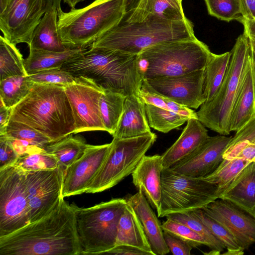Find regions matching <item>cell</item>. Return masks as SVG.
I'll list each match as a JSON object with an SVG mask.
<instances>
[{"label": "cell", "instance_id": "58", "mask_svg": "<svg viewBox=\"0 0 255 255\" xmlns=\"http://www.w3.org/2000/svg\"><path fill=\"white\" fill-rule=\"evenodd\" d=\"M249 42L252 51L255 54V40L249 39Z\"/></svg>", "mask_w": 255, "mask_h": 255}, {"label": "cell", "instance_id": "29", "mask_svg": "<svg viewBox=\"0 0 255 255\" xmlns=\"http://www.w3.org/2000/svg\"><path fill=\"white\" fill-rule=\"evenodd\" d=\"M84 49H69L63 52H53L29 49V54L24 60L27 74L29 75L43 70L61 68L65 62Z\"/></svg>", "mask_w": 255, "mask_h": 255}, {"label": "cell", "instance_id": "36", "mask_svg": "<svg viewBox=\"0 0 255 255\" xmlns=\"http://www.w3.org/2000/svg\"><path fill=\"white\" fill-rule=\"evenodd\" d=\"M166 219H170L182 223L200 235L207 242L208 247L212 250L219 252L225 249L223 244L211 232L209 229L192 212L175 213L168 215Z\"/></svg>", "mask_w": 255, "mask_h": 255}, {"label": "cell", "instance_id": "15", "mask_svg": "<svg viewBox=\"0 0 255 255\" xmlns=\"http://www.w3.org/2000/svg\"><path fill=\"white\" fill-rule=\"evenodd\" d=\"M44 14L36 0H9L0 13L3 36L14 45L24 43L29 45Z\"/></svg>", "mask_w": 255, "mask_h": 255}, {"label": "cell", "instance_id": "59", "mask_svg": "<svg viewBox=\"0 0 255 255\" xmlns=\"http://www.w3.org/2000/svg\"><path fill=\"white\" fill-rule=\"evenodd\" d=\"M181 2H182V0H179Z\"/></svg>", "mask_w": 255, "mask_h": 255}, {"label": "cell", "instance_id": "12", "mask_svg": "<svg viewBox=\"0 0 255 255\" xmlns=\"http://www.w3.org/2000/svg\"><path fill=\"white\" fill-rule=\"evenodd\" d=\"M24 172L31 223L48 215L64 198L62 195L64 172L59 167Z\"/></svg>", "mask_w": 255, "mask_h": 255}, {"label": "cell", "instance_id": "4", "mask_svg": "<svg viewBox=\"0 0 255 255\" xmlns=\"http://www.w3.org/2000/svg\"><path fill=\"white\" fill-rule=\"evenodd\" d=\"M195 38L193 23L188 18L171 21L150 15L141 21L129 22L122 20L90 47L138 55L159 44Z\"/></svg>", "mask_w": 255, "mask_h": 255}, {"label": "cell", "instance_id": "1", "mask_svg": "<svg viewBox=\"0 0 255 255\" xmlns=\"http://www.w3.org/2000/svg\"><path fill=\"white\" fill-rule=\"evenodd\" d=\"M74 204L63 198L50 213L0 237V255H79Z\"/></svg>", "mask_w": 255, "mask_h": 255}, {"label": "cell", "instance_id": "35", "mask_svg": "<svg viewBox=\"0 0 255 255\" xmlns=\"http://www.w3.org/2000/svg\"><path fill=\"white\" fill-rule=\"evenodd\" d=\"M145 108L149 127L165 133L183 125L190 119L152 105L145 104Z\"/></svg>", "mask_w": 255, "mask_h": 255}, {"label": "cell", "instance_id": "39", "mask_svg": "<svg viewBox=\"0 0 255 255\" xmlns=\"http://www.w3.org/2000/svg\"><path fill=\"white\" fill-rule=\"evenodd\" d=\"M253 143H255V116L232 137L223 153V157L226 159H234L246 146Z\"/></svg>", "mask_w": 255, "mask_h": 255}, {"label": "cell", "instance_id": "14", "mask_svg": "<svg viewBox=\"0 0 255 255\" xmlns=\"http://www.w3.org/2000/svg\"><path fill=\"white\" fill-rule=\"evenodd\" d=\"M205 69L171 77L143 79L142 84L151 91L181 105L197 109L206 101Z\"/></svg>", "mask_w": 255, "mask_h": 255}, {"label": "cell", "instance_id": "54", "mask_svg": "<svg viewBox=\"0 0 255 255\" xmlns=\"http://www.w3.org/2000/svg\"><path fill=\"white\" fill-rule=\"evenodd\" d=\"M250 55L252 68L253 71V75L254 79V87L255 89V54L252 51L250 48Z\"/></svg>", "mask_w": 255, "mask_h": 255}, {"label": "cell", "instance_id": "19", "mask_svg": "<svg viewBox=\"0 0 255 255\" xmlns=\"http://www.w3.org/2000/svg\"><path fill=\"white\" fill-rule=\"evenodd\" d=\"M163 169L161 155H144L131 174L133 184L157 213L161 205Z\"/></svg>", "mask_w": 255, "mask_h": 255}, {"label": "cell", "instance_id": "18", "mask_svg": "<svg viewBox=\"0 0 255 255\" xmlns=\"http://www.w3.org/2000/svg\"><path fill=\"white\" fill-rule=\"evenodd\" d=\"M232 136H209L190 154L170 167L180 174L203 178L212 173L223 160V154Z\"/></svg>", "mask_w": 255, "mask_h": 255}, {"label": "cell", "instance_id": "44", "mask_svg": "<svg viewBox=\"0 0 255 255\" xmlns=\"http://www.w3.org/2000/svg\"><path fill=\"white\" fill-rule=\"evenodd\" d=\"M166 219L162 224L163 231L177 235L190 244L194 248L202 245L208 246L204 238L187 226L170 219Z\"/></svg>", "mask_w": 255, "mask_h": 255}, {"label": "cell", "instance_id": "43", "mask_svg": "<svg viewBox=\"0 0 255 255\" xmlns=\"http://www.w3.org/2000/svg\"><path fill=\"white\" fill-rule=\"evenodd\" d=\"M28 76L34 83L52 84L62 86L74 82L76 79V77L61 68L41 71Z\"/></svg>", "mask_w": 255, "mask_h": 255}, {"label": "cell", "instance_id": "38", "mask_svg": "<svg viewBox=\"0 0 255 255\" xmlns=\"http://www.w3.org/2000/svg\"><path fill=\"white\" fill-rule=\"evenodd\" d=\"M6 135L10 138L24 140L41 148L53 142L49 137L35 129L15 121H9Z\"/></svg>", "mask_w": 255, "mask_h": 255}, {"label": "cell", "instance_id": "37", "mask_svg": "<svg viewBox=\"0 0 255 255\" xmlns=\"http://www.w3.org/2000/svg\"><path fill=\"white\" fill-rule=\"evenodd\" d=\"M138 96L145 104L152 105L187 116L190 119H198L197 113L194 110L151 91L143 84Z\"/></svg>", "mask_w": 255, "mask_h": 255}, {"label": "cell", "instance_id": "28", "mask_svg": "<svg viewBox=\"0 0 255 255\" xmlns=\"http://www.w3.org/2000/svg\"><path fill=\"white\" fill-rule=\"evenodd\" d=\"M73 134L51 142L43 148L56 159L58 167L64 172L83 155L88 145L82 135Z\"/></svg>", "mask_w": 255, "mask_h": 255}, {"label": "cell", "instance_id": "50", "mask_svg": "<svg viewBox=\"0 0 255 255\" xmlns=\"http://www.w3.org/2000/svg\"><path fill=\"white\" fill-rule=\"evenodd\" d=\"M39 5L45 13L47 11L57 10L58 15L63 12L61 9L62 0H36Z\"/></svg>", "mask_w": 255, "mask_h": 255}, {"label": "cell", "instance_id": "56", "mask_svg": "<svg viewBox=\"0 0 255 255\" xmlns=\"http://www.w3.org/2000/svg\"><path fill=\"white\" fill-rule=\"evenodd\" d=\"M67 4L72 9L74 8L75 6L79 2H82L85 0H62Z\"/></svg>", "mask_w": 255, "mask_h": 255}, {"label": "cell", "instance_id": "49", "mask_svg": "<svg viewBox=\"0 0 255 255\" xmlns=\"http://www.w3.org/2000/svg\"><path fill=\"white\" fill-rule=\"evenodd\" d=\"M242 14L246 19L255 20V0H240Z\"/></svg>", "mask_w": 255, "mask_h": 255}, {"label": "cell", "instance_id": "42", "mask_svg": "<svg viewBox=\"0 0 255 255\" xmlns=\"http://www.w3.org/2000/svg\"><path fill=\"white\" fill-rule=\"evenodd\" d=\"M192 212L223 244L227 250L242 249L234 237L223 226L207 216L201 209L192 211Z\"/></svg>", "mask_w": 255, "mask_h": 255}, {"label": "cell", "instance_id": "3", "mask_svg": "<svg viewBox=\"0 0 255 255\" xmlns=\"http://www.w3.org/2000/svg\"><path fill=\"white\" fill-rule=\"evenodd\" d=\"M29 126L58 141L75 129L72 110L64 86L34 83L29 94L12 108L10 120Z\"/></svg>", "mask_w": 255, "mask_h": 255}, {"label": "cell", "instance_id": "27", "mask_svg": "<svg viewBox=\"0 0 255 255\" xmlns=\"http://www.w3.org/2000/svg\"><path fill=\"white\" fill-rule=\"evenodd\" d=\"M58 12H45L34 29L29 49L53 52H63L68 49L62 43L58 30Z\"/></svg>", "mask_w": 255, "mask_h": 255}, {"label": "cell", "instance_id": "10", "mask_svg": "<svg viewBox=\"0 0 255 255\" xmlns=\"http://www.w3.org/2000/svg\"><path fill=\"white\" fill-rule=\"evenodd\" d=\"M216 185L202 178L186 176L163 168L161 173V200L158 217L202 209L218 199Z\"/></svg>", "mask_w": 255, "mask_h": 255}, {"label": "cell", "instance_id": "24", "mask_svg": "<svg viewBox=\"0 0 255 255\" xmlns=\"http://www.w3.org/2000/svg\"><path fill=\"white\" fill-rule=\"evenodd\" d=\"M255 116V89L250 58L232 112L230 131H237Z\"/></svg>", "mask_w": 255, "mask_h": 255}, {"label": "cell", "instance_id": "23", "mask_svg": "<svg viewBox=\"0 0 255 255\" xmlns=\"http://www.w3.org/2000/svg\"><path fill=\"white\" fill-rule=\"evenodd\" d=\"M219 199L231 202L255 218V162L243 169Z\"/></svg>", "mask_w": 255, "mask_h": 255}, {"label": "cell", "instance_id": "9", "mask_svg": "<svg viewBox=\"0 0 255 255\" xmlns=\"http://www.w3.org/2000/svg\"><path fill=\"white\" fill-rule=\"evenodd\" d=\"M156 138L152 132L131 138L113 137L104 161L86 193L103 192L131 174Z\"/></svg>", "mask_w": 255, "mask_h": 255}, {"label": "cell", "instance_id": "45", "mask_svg": "<svg viewBox=\"0 0 255 255\" xmlns=\"http://www.w3.org/2000/svg\"><path fill=\"white\" fill-rule=\"evenodd\" d=\"M18 157L9 138L6 134L0 135V169L14 165Z\"/></svg>", "mask_w": 255, "mask_h": 255}, {"label": "cell", "instance_id": "7", "mask_svg": "<svg viewBox=\"0 0 255 255\" xmlns=\"http://www.w3.org/2000/svg\"><path fill=\"white\" fill-rule=\"evenodd\" d=\"M197 38L167 42L138 55L143 79L171 77L205 69L211 54Z\"/></svg>", "mask_w": 255, "mask_h": 255}, {"label": "cell", "instance_id": "13", "mask_svg": "<svg viewBox=\"0 0 255 255\" xmlns=\"http://www.w3.org/2000/svg\"><path fill=\"white\" fill-rule=\"evenodd\" d=\"M75 120L74 134L87 131H105L102 123L100 100L104 91L93 81L82 77L64 86Z\"/></svg>", "mask_w": 255, "mask_h": 255}, {"label": "cell", "instance_id": "21", "mask_svg": "<svg viewBox=\"0 0 255 255\" xmlns=\"http://www.w3.org/2000/svg\"><path fill=\"white\" fill-rule=\"evenodd\" d=\"M209 136L208 130L198 119H189L178 138L161 155L163 168H170L187 157Z\"/></svg>", "mask_w": 255, "mask_h": 255}, {"label": "cell", "instance_id": "57", "mask_svg": "<svg viewBox=\"0 0 255 255\" xmlns=\"http://www.w3.org/2000/svg\"><path fill=\"white\" fill-rule=\"evenodd\" d=\"M9 1V0H0V13L5 9Z\"/></svg>", "mask_w": 255, "mask_h": 255}, {"label": "cell", "instance_id": "25", "mask_svg": "<svg viewBox=\"0 0 255 255\" xmlns=\"http://www.w3.org/2000/svg\"><path fill=\"white\" fill-rule=\"evenodd\" d=\"M150 15L171 21L187 19L179 0H141L136 8L123 20L129 22L141 21Z\"/></svg>", "mask_w": 255, "mask_h": 255}, {"label": "cell", "instance_id": "20", "mask_svg": "<svg viewBox=\"0 0 255 255\" xmlns=\"http://www.w3.org/2000/svg\"><path fill=\"white\" fill-rule=\"evenodd\" d=\"M126 200L134 210L154 255L168 254L162 224L144 195L138 191Z\"/></svg>", "mask_w": 255, "mask_h": 255}, {"label": "cell", "instance_id": "53", "mask_svg": "<svg viewBox=\"0 0 255 255\" xmlns=\"http://www.w3.org/2000/svg\"><path fill=\"white\" fill-rule=\"evenodd\" d=\"M140 1L141 0H125V15L135 9Z\"/></svg>", "mask_w": 255, "mask_h": 255}, {"label": "cell", "instance_id": "55", "mask_svg": "<svg viewBox=\"0 0 255 255\" xmlns=\"http://www.w3.org/2000/svg\"><path fill=\"white\" fill-rule=\"evenodd\" d=\"M244 254V250L241 249L235 250H228L226 252L224 253L223 255H242Z\"/></svg>", "mask_w": 255, "mask_h": 255}, {"label": "cell", "instance_id": "41", "mask_svg": "<svg viewBox=\"0 0 255 255\" xmlns=\"http://www.w3.org/2000/svg\"><path fill=\"white\" fill-rule=\"evenodd\" d=\"M209 14L229 22L242 16L240 0H204Z\"/></svg>", "mask_w": 255, "mask_h": 255}, {"label": "cell", "instance_id": "33", "mask_svg": "<svg viewBox=\"0 0 255 255\" xmlns=\"http://www.w3.org/2000/svg\"><path fill=\"white\" fill-rule=\"evenodd\" d=\"M24 60L16 45L0 36V81L15 76H27Z\"/></svg>", "mask_w": 255, "mask_h": 255}, {"label": "cell", "instance_id": "47", "mask_svg": "<svg viewBox=\"0 0 255 255\" xmlns=\"http://www.w3.org/2000/svg\"><path fill=\"white\" fill-rule=\"evenodd\" d=\"M109 254L115 255H150L146 252L128 245L116 246L104 254V255Z\"/></svg>", "mask_w": 255, "mask_h": 255}, {"label": "cell", "instance_id": "11", "mask_svg": "<svg viewBox=\"0 0 255 255\" xmlns=\"http://www.w3.org/2000/svg\"><path fill=\"white\" fill-rule=\"evenodd\" d=\"M29 223L24 171L14 165L0 169V237Z\"/></svg>", "mask_w": 255, "mask_h": 255}, {"label": "cell", "instance_id": "52", "mask_svg": "<svg viewBox=\"0 0 255 255\" xmlns=\"http://www.w3.org/2000/svg\"><path fill=\"white\" fill-rule=\"evenodd\" d=\"M238 20L243 24L244 33L248 38L255 40V20L246 19L242 16Z\"/></svg>", "mask_w": 255, "mask_h": 255}, {"label": "cell", "instance_id": "31", "mask_svg": "<svg viewBox=\"0 0 255 255\" xmlns=\"http://www.w3.org/2000/svg\"><path fill=\"white\" fill-rule=\"evenodd\" d=\"M250 163L251 162L239 158L232 159H223L212 173L202 178L217 185V196L219 199L243 169Z\"/></svg>", "mask_w": 255, "mask_h": 255}, {"label": "cell", "instance_id": "26", "mask_svg": "<svg viewBox=\"0 0 255 255\" xmlns=\"http://www.w3.org/2000/svg\"><path fill=\"white\" fill-rule=\"evenodd\" d=\"M119 245L132 246L154 255L134 210L128 202L118 226L116 246Z\"/></svg>", "mask_w": 255, "mask_h": 255}, {"label": "cell", "instance_id": "34", "mask_svg": "<svg viewBox=\"0 0 255 255\" xmlns=\"http://www.w3.org/2000/svg\"><path fill=\"white\" fill-rule=\"evenodd\" d=\"M34 83L27 76H15L0 81V99L3 105L12 108L30 92Z\"/></svg>", "mask_w": 255, "mask_h": 255}, {"label": "cell", "instance_id": "6", "mask_svg": "<svg viewBox=\"0 0 255 255\" xmlns=\"http://www.w3.org/2000/svg\"><path fill=\"white\" fill-rule=\"evenodd\" d=\"M230 52L229 66L217 94L196 112L198 119L205 127L224 135L231 132L233 107L250 62V44L244 33L238 37Z\"/></svg>", "mask_w": 255, "mask_h": 255}, {"label": "cell", "instance_id": "30", "mask_svg": "<svg viewBox=\"0 0 255 255\" xmlns=\"http://www.w3.org/2000/svg\"><path fill=\"white\" fill-rule=\"evenodd\" d=\"M231 55V52L220 54L211 53L205 69V102L211 101L217 94L227 72Z\"/></svg>", "mask_w": 255, "mask_h": 255}, {"label": "cell", "instance_id": "22", "mask_svg": "<svg viewBox=\"0 0 255 255\" xmlns=\"http://www.w3.org/2000/svg\"><path fill=\"white\" fill-rule=\"evenodd\" d=\"M150 132L144 103L138 96L132 95L127 97L123 112L113 137L131 138Z\"/></svg>", "mask_w": 255, "mask_h": 255}, {"label": "cell", "instance_id": "5", "mask_svg": "<svg viewBox=\"0 0 255 255\" xmlns=\"http://www.w3.org/2000/svg\"><path fill=\"white\" fill-rule=\"evenodd\" d=\"M125 15V0H95L59 14L58 30L68 49H85L120 23Z\"/></svg>", "mask_w": 255, "mask_h": 255}, {"label": "cell", "instance_id": "8", "mask_svg": "<svg viewBox=\"0 0 255 255\" xmlns=\"http://www.w3.org/2000/svg\"><path fill=\"white\" fill-rule=\"evenodd\" d=\"M127 204L115 198L89 208L74 204L82 255L103 254L116 246L118 226Z\"/></svg>", "mask_w": 255, "mask_h": 255}, {"label": "cell", "instance_id": "2", "mask_svg": "<svg viewBox=\"0 0 255 255\" xmlns=\"http://www.w3.org/2000/svg\"><path fill=\"white\" fill-rule=\"evenodd\" d=\"M61 69L126 97L138 96L143 80L138 55L107 48H86Z\"/></svg>", "mask_w": 255, "mask_h": 255}, {"label": "cell", "instance_id": "48", "mask_svg": "<svg viewBox=\"0 0 255 255\" xmlns=\"http://www.w3.org/2000/svg\"><path fill=\"white\" fill-rule=\"evenodd\" d=\"M12 108L5 107L0 102V135L6 134V127L9 122Z\"/></svg>", "mask_w": 255, "mask_h": 255}, {"label": "cell", "instance_id": "17", "mask_svg": "<svg viewBox=\"0 0 255 255\" xmlns=\"http://www.w3.org/2000/svg\"><path fill=\"white\" fill-rule=\"evenodd\" d=\"M111 143L88 144L83 155L65 170L62 195L63 198L86 193L108 152Z\"/></svg>", "mask_w": 255, "mask_h": 255}, {"label": "cell", "instance_id": "16", "mask_svg": "<svg viewBox=\"0 0 255 255\" xmlns=\"http://www.w3.org/2000/svg\"><path fill=\"white\" fill-rule=\"evenodd\" d=\"M201 209L223 226L244 251L255 243V218L231 202L217 199Z\"/></svg>", "mask_w": 255, "mask_h": 255}, {"label": "cell", "instance_id": "40", "mask_svg": "<svg viewBox=\"0 0 255 255\" xmlns=\"http://www.w3.org/2000/svg\"><path fill=\"white\" fill-rule=\"evenodd\" d=\"M14 165L25 172L53 169L58 167L56 159L43 149L19 156Z\"/></svg>", "mask_w": 255, "mask_h": 255}, {"label": "cell", "instance_id": "46", "mask_svg": "<svg viewBox=\"0 0 255 255\" xmlns=\"http://www.w3.org/2000/svg\"><path fill=\"white\" fill-rule=\"evenodd\" d=\"M163 236L166 245L172 254L175 255H190L194 248L193 246L177 235L163 231Z\"/></svg>", "mask_w": 255, "mask_h": 255}, {"label": "cell", "instance_id": "32", "mask_svg": "<svg viewBox=\"0 0 255 255\" xmlns=\"http://www.w3.org/2000/svg\"><path fill=\"white\" fill-rule=\"evenodd\" d=\"M126 97L109 90H104L100 100V111L105 131L112 136L122 117Z\"/></svg>", "mask_w": 255, "mask_h": 255}, {"label": "cell", "instance_id": "51", "mask_svg": "<svg viewBox=\"0 0 255 255\" xmlns=\"http://www.w3.org/2000/svg\"><path fill=\"white\" fill-rule=\"evenodd\" d=\"M235 158H241L249 162H255V143L246 146Z\"/></svg>", "mask_w": 255, "mask_h": 255}]
</instances>
